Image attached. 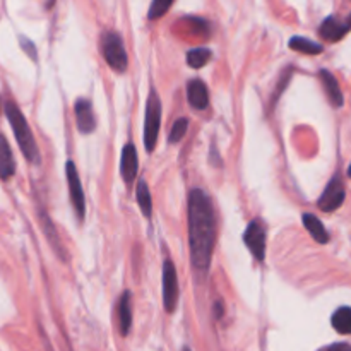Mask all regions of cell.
Returning <instances> with one entry per match:
<instances>
[{
  "mask_svg": "<svg viewBox=\"0 0 351 351\" xmlns=\"http://www.w3.org/2000/svg\"><path fill=\"white\" fill-rule=\"evenodd\" d=\"M14 173H16V161H14L12 149L5 137L0 134V178L9 180Z\"/></svg>",
  "mask_w": 351,
  "mask_h": 351,
  "instance_id": "cell-14",
  "label": "cell"
},
{
  "mask_svg": "<svg viewBox=\"0 0 351 351\" xmlns=\"http://www.w3.org/2000/svg\"><path fill=\"white\" fill-rule=\"evenodd\" d=\"M345 197H346V189H345V184H343L341 177H332L331 180H329V184L326 185L324 192H322V195L319 197V209L324 213H335L336 209H339L343 206V202H345Z\"/></svg>",
  "mask_w": 351,
  "mask_h": 351,
  "instance_id": "cell-8",
  "label": "cell"
},
{
  "mask_svg": "<svg viewBox=\"0 0 351 351\" xmlns=\"http://www.w3.org/2000/svg\"><path fill=\"white\" fill-rule=\"evenodd\" d=\"M319 79H321V84L322 88H324L326 96H328V99L331 101V105L335 106V108H341V106L345 105V98H343V91L341 88H339V82L338 79L335 77V74H332L331 71H328V69H322V71L319 72Z\"/></svg>",
  "mask_w": 351,
  "mask_h": 351,
  "instance_id": "cell-13",
  "label": "cell"
},
{
  "mask_svg": "<svg viewBox=\"0 0 351 351\" xmlns=\"http://www.w3.org/2000/svg\"><path fill=\"white\" fill-rule=\"evenodd\" d=\"M213 53L209 48H192L187 51V65L192 69H202L211 60Z\"/></svg>",
  "mask_w": 351,
  "mask_h": 351,
  "instance_id": "cell-20",
  "label": "cell"
},
{
  "mask_svg": "<svg viewBox=\"0 0 351 351\" xmlns=\"http://www.w3.org/2000/svg\"><path fill=\"white\" fill-rule=\"evenodd\" d=\"M291 72H293V69L291 67H288V71H285V74L281 75V81H280V84H278V88H276V91H274V101L273 103H276V99L280 98L281 96V93H283V89H285V86H288V82H290V79H291Z\"/></svg>",
  "mask_w": 351,
  "mask_h": 351,
  "instance_id": "cell-24",
  "label": "cell"
},
{
  "mask_svg": "<svg viewBox=\"0 0 351 351\" xmlns=\"http://www.w3.org/2000/svg\"><path fill=\"white\" fill-rule=\"evenodd\" d=\"M302 221H304V226L308 232V235H311L315 242L321 243V245H324V243L329 242L331 237H329L328 230H326V226L322 225V221L317 218V216L311 215V213H305V215L302 216Z\"/></svg>",
  "mask_w": 351,
  "mask_h": 351,
  "instance_id": "cell-15",
  "label": "cell"
},
{
  "mask_svg": "<svg viewBox=\"0 0 351 351\" xmlns=\"http://www.w3.org/2000/svg\"><path fill=\"white\" fill-rule=\"evenodd\" d=\"M180 287H178V274L173 261L167 259L163 263V305L168 314H173L178 305Z\"/></svg>",
  "mask_w": 351,
  "mask_h": 351,
  "instance_id": "cell-6",
  "label": "cell"
},
{
  "mask_svg": "<svg viewBox=\"0 0 351 351\" xmlns=\"http://www.w3.org/2000/svg\"><path fill=\"white\" fill-rule=\"evenodd\" d=\"M161 125V99L156 89L151 88L146 101V115H144V147L147 153H153L158 143V134Z\"/></svg>",
  "mask_w": 351,
  "mask_h": 351,
  "instance_id": "cell-4",
  "label": "cell"
},
{
  "mask_svg": "<svg viewBox=\"0 0 351 351\" xmlns=\"http://www.w3.org/2000/svg\"><path fill=\"white\" fill-rule=\"evenodd\" d=\"M331 324L339 335H351V307H339L332 314Z\"/></svg>",
  "mask_w": 351,
  "mask_h": 351,
  "instance_id": "cell-19",
  "label": "cell"
},
{
  "mask_svg": "<svg viewBox=\"0 0 351 351\" xmlns=\"http://www.w3.org/2000/svg\"><path fill=\"white\" fill-rule=\"evenodd\" d=\"M290 48L295 51H300V53L305 55H319L324 51V47L317 41H312L305 36H293L290 40Z\"/></svg>",
  "mask_w": 351,
  "mask_h": 351,
  "instance_id": "cell-18",
  "label": "cell"
},
{
  "mask_svg": "<svg viewBox=\"0 0 351 351\" xmlns=\"http://www.w3.org/2000/svg\"><path fill=\"white\" fill-rule=\"evenodd\" d=\"M184 351H192L191 348H189V346H185V348H184Z\"/></svg>",
  "mask_w": 351,
  "mask_h": 351,
  "instance_id": "cell-29",
  "label": "cell"
},
{
  "mask_svg": "<svg viewBox=\"0 0 351 351\" xmlns=\"http://www.w3.org/2000/svg\"><path fill=\"white\" fill-rule=\"evenodd\" d=\"M189 23V29L194 34L199 36H209V23L204 19H199V17H187L185 19Z\"/></svg>",
  "mask_w": 351,
  "mask_h": 351,
  "instance_id": "cell-23",
  "label": "cell"
},
{
  "mask_svg": "<svg viewBox=\"0 0 351 351\" xmlns=\"http://www.w3.org/2000/svg\"><path fill=\"white\" fill-rule=\"evenodd\" d=\"M317 351H351V345H348V343H332V345L324 346V348Z\"/></svg>",
  "mask_w": 351,
  "mask_h": 351,
  "instance_id": "cell-26",
  "label": "cell"
},
{
  "mask_svg": "<svg viewBox=\"0 0 351 351\" xmlns=\"http://www.w3.org/2000/svg\"><path fill=\"white\" fill-rule=\"evenodd\" d=\"M187 129H189V120L185 119V117L175 120L173 125H171L170 129V134H168V143L170 144L180 143V141L184 139L185 134H187Z\"/></svg>",
  "mask_w": 351,
  "mask_h": 351,
  "instance_id": "cell-21",
  "label": "cell"
},
{
  "mask_svg": "<svg viewBox=\"0 0 351 351\" xmlns=\"http://www.w3.org/2000/svg\"><path fill=\"white\" fill-rule=\"evenodd\" d=\"M21 47H23V50L26 51L27 55H29L31 58H33V60H38V55H36V47H34L33 43H31L29 40H27V38H24V36H21Z\"/></svg>",
  "mask_w": 351,
  "mask_h": 351,
  "instance_id": "cell-25",
  "label": "cell"
},
{
  "mask_svg": "<svg viewBox=\"0 0 351 351\" xmlns=\"http://www.w3.org/2000/svg\"><path fill=\"white\" fill-rule=\"evenodd\" d=\"M137 170H139V156H137V149L132 143H127L125 147L122 149V156H120V173H122L123 182L127 185H132L137 177Z\"/></svg>",
  "mask_w": 351,
  "mask_h": 351,
  "instance_id": "cell-10",
  "label": "cell"
},
{
  "mask_svg": "<svg viewBox=\"0 0 351 351\" xmlns=\"http://www.w3.org/2000/svg\"><path fill=\"white\" fill-rule=\"evenodd\" d=\"M136 197H137V204H139L143 215L149 219L151 216H153V197H151L149 187H147V184L144 178H141V180L137 182Z\"/></svg>",
  "mask_w": 351,
  "mask_h": 351,
  "instance_id": "cell-17",
  "label": "cell"
},
{
  "mask_svg": "<svg viewBox=\"0 0 351 351\" xmlns=\"http://www.w3.org/2000/svg\"><path fill=\"white\" fill-rule=\"evenodd\" d=\"M348 177L351 178V165H350V168H348Z\"/></svg>",
  "mask_w": 351,
  "mask_h": 351,
  "instance_id": "cell-28",
  "label": "cell"
},
{
  "mask_svg": "<svg viewBox=\"0 0 351 351\" xmlns=\"http://www.w3.org/2000/svg\"><path fill=\"white\" fill-rule=\"evenodd\" d=\"M65 175H67V187H69V195H71V202L72 206H74V211L75 215H77V218L82 221L86 216L84 189H82L77 168H75V163L72 160H69L67 165H65Z\"/></svg>",
  "mask_w": 351,
  "mask_h": 351,
  "instance_id": "cell-7",
  "label": "cell"
},
{
  "mask_svg": "<svg viewBox=\"0 0 351 351\" xmlns=\"http://www.w3.org/2000/svg\"><path fill=\"white\" fill-rule=\"evenodd\" d=\"M101 55L106 64L115 72H125L129 65V55H127L125 45L122 36L115 31H105L101 34Z\"/></svg>",
  "mask_w": 351,
  "mask_h": 351,
  "instance_id": "cell-3",
  "label": "cell"
},
{
  "mask_svg": "<svg viewBox=\"0 0 351 351\" xmlns=\"http://www.w3.org/2000/svg\"><path fill=\"white\" fill-rule=\"evenodd\" d=\"M75 125L81 134H91L96 129V119L93 113L91 101L86 98H79L74 105Z\"/></svg>",
  "mask_w": 351,
  "mask_h": 351,
  "instance_id": "cell-11",
  "label": "cell"
},
{
  "mask_svg": "<svg viewBox=\"0 0 351 351\" xmlns=\"http://www.w3.org/2000/svg\"><path fill=\"white\" fill-rule=\"evenodd\" d=\"M119 324L120 335L127 336L132 326V308H130V291L125 290L119 300Z\"/></svg>",
  "mask_w": 351,
  "mask_h": 351,
  "instance_id": "cell-16",
  "label": "cell"
},
{
  "mask_svg": "<svg viewBox=\"0 0 351 351\" xmlns=\"http://www.w3.org/2000/svg\"><path fill=\"white\" fill-rule=\"evenodd\" d=\"M187 101L197 112H202L209 106L208 86L201 79H191L187 82Z\"/></svg>",
  "mask_w": 351,
  "mask_h": 351,
  "instance_id": "cell-12",
  "label": "cell"
},
{
  "mask_svg": "<svg viewBox=\"0 0 351 351\" xmlns=\"http://www.w3.org/2000/svg\"><path fill=\"white\" fill-rule=\"evenodd\" d=\"M3 113H5L7 120H9L14 137H16L17 144H19L21 147V153L24 154V158H26L29 163L40 165L41 154L40 149H38L36 139H34L33 130H31L29 123H27L26 117H24L23 112L19 110V106L14 101H5V105H3Z\"/></svg>",
  "mask_w": 351,
  "mask_h": 351,
  "instance_id": "cell-2",
  "label": "cell"
},
{
  "mask_svg": "<svg viewBox=\"0 0 351 351\" xmlns=\"http://www.w3.org/2000/svg\"><path fill=\"white\" fill-rule=\"evenodd\" d=\"M213 311H215V317L216 319H221L223 317V311H225V308H223V302L221 300L216 302L215 307H213Z\"/></svg>",
  "mask_w": 351,
  "mask_h": 351,
  "instance_id": "cell-27",
  "label": "cell"
},
{
  "mask_svg": "<svg viewBox=\"0 0 351 351\" xmlns=\"http://www.w3.org/2000/svg\"><path fill=\"white\" fill-rule=\"evenodd\" d=\"M350 29L351 14L346 21L338 19V17L335 16H329L322 21L321 27H319V34H321V38H324L326 41H329V43H336V41L343 40V38L350 33Z\"/></svg>",
  "mask_w": 351,
  "mask_h": 351,
  "instance_id": "cell-9",
  "label": "cell"
},
{
  "mask_svg": "<svg viewBox=\"0 0 351 351\" xmlns=\"http://www.w3.org/2000/svg\"><path fill=\"white\" fill-rule=\"evenodd\" d=\"M189 249L197 271H208L216 245V213L211 197L202 189H192L187 202Z\"/></svg>",
  "mask_w": 351,
  "mask_h": 351,
  "instance_id": "cell-1",
  "label": "cell"
},
{
  "mask_svg": "<svg viewBox=\"0 0 351 351\" xmlns=\"http://www.w3.org/2000/svg\"><path fill=\"white\" fill-rule=\"evenodd\" d=\"M266 242L267 232L264 223L261 219H252L247 225L245 233H243V243H245V247L250 250V254H252L257 263H264V257H266Z\"/></svg>",
  "mask_w": 351,
  "mask_h": 351,
  "instance_id": "cell-5",
  "label": "cell"
},
{
  "mask_svg": "<svg viewBox=\"0 0 351 351\" xmlns=\"http://www.w3.org/2000/svg\"><path fill=\"white\" fill-rule=\"evenodd\" d=\"M173 2L175 0H153L149 10H147V17H149L151 21L160 19V17H163L165 14L170 10V7L173 5Z\"/></svg>",
  "mask_w": 351,
  "mask_h": 351,
  "instance_id": "cell-22",
  "label": "cell"
}]
</instances>
